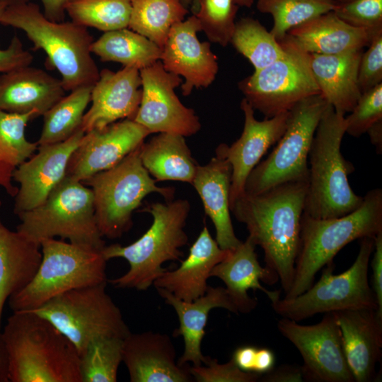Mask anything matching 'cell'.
<instances>
[{"mask_svg":"<svg viewBox=\"0 0 382 382\" xmlns=\"http://www.w3.org/2000/svg\"><path fill=\"white\" fill-rule=\"evenodd\" d=\"M361 206L336 218L316 219L305 214L301 219L300 240L291 286L285 299L301 294L313 284L317 272L352 241L382 232V190H371Z\"/></svg>","mask_w":382,"mask_h":382,"instance_id":"5b68a950","label":"cell"},{"mask_svg":"<svg viewBox=\"0 0 382 382\" xmlns=\"http://www.w3.org/2000/svg\"><path fill=\"white\" fill-rule=\"evenodd\" d=\"M189 371L197 382H255L260 378V374L240 369L232 358L219 364L216 359L207 357L203 364L189 366Z\"/></svg>","mask_w":382,"mask_h":382,"instance_id":"7bdbcfd3","label":"cell"},{"mask_svg":"<svg viewBox=\"0 0 382 382\" xmlns=\"http://www.w3.org/2000/svg\"><path fill=\"white\" fill-rule=\"evenodd\" d=\"M336 5L334 0H257V8L272 16L270 33L279 40L293 28L334 11Z\"/></svg>","mask_w":382,"mask_h":382,"instance_id":"8d00e7d4","label":"cell"},{"mask_svg":"<svg viewBox=\"0 0 382 382\" xmlns=\"http://www.w3.org/2000/svg\"><path fill=\"white\" fill-rule=\"evenodd\" d=\"M33 60L32 54L24 50L19 37L15 35L8 47H0V73L30 65Z\"/></svg>","mask_w":382,"mask_h":382,"instance_id":"f6af8a7d","label":"cell"},{"mask_svg":"<svg viewBox=\"0 0 382 382\" xmlns=\"http://www.w3.org/2000/svg\"><path fill=\"white\" fill-rule=\"evenodd\" d=\"M15 166L0 159V186L4 187L6 192L11 197H15L18 187L13 185V172ZM1 201L0 199V206Z\"/></svg>","mask_w":382,"mask_h":382,"instance_id":"816d5d0a","label":"cell"},{"mask_svg":"<svg viewBox=\"0 0 382 382\" xmlns=\"http://www.w3.org/2000/svg\"><path fill=\"white\" fill-rule=\"evenodd\" d=\"M37 117L34 112L25 114L0 110V159L17 167L37 149V142L27 140L25 135L26 125Z\"/></svg>","mask_w":382,"mask_h":382,"instance_id":"f35d334b","label":"cell"},{"mask_svg":"<svg viewBox=\"0 0 382 382\" xmlns=\"http://www.w3.org/2000/svg\"><path fill=\"white\" fill-rule=\"evenodd\" d=\"M372 269V290L377 302V313L382 318V232L374 238Z\"/></svg>","mask_w":382,"mask_h":382,"instance_id":"bcb514c9","label":"cell"},{"mask_svg":"<svg viewBox=\"0 0 382 382\" xmlns=\"http://www.w3.org/2000/svg\"><path fill=\"white\" fill-rule=\"evenodd\" d=\"M141 145L114 167L81 182L91 189L96 221L103 237L115 239L128 231L133 212L149 194L158 193L166 201L175 195L174 187L157 186L144 167Z\"/></svg>","mask_w":382,"mask_h":382,"instance_id":"ba28073f","label":"cell"},{"mask_svg":"<svg viewBox=\"0 0 382 382\" xmlns=\"http://www.w3.org/2000/svg\"><path fill=\"white\" fill-rule=\"evenodd\" d=\"M1 334L9 382H82L76 347L39 314L13 312Z\"/></svg>","mask_w":382,"mask_h":382,"instance_id":"7a4b0ae2","label":"cell"},{"mask_svg":"<svg viewBox=\"0 0 382 382\" xmlns=\"http://www.w3.org/2000/svg\"><path fill=\"white\" fill-rule=\"evenodd\" d=\"M228 251L219 247L204 226L190 247L187 257L180 261V266L163 272L154 285L183 301H192L205 294L212 269L227 256Z\"/></svg>","mask_w":382,"mask_h":382,"instance_id":"484cf974","label":"cell"},{"mask_svg":"<svg viewBox=\"0 0 382 382\" xmlns=\"http://www.w3.org/2000/svg\"><path fill=\"white\" fill-rule=\"evenodd\" d=\"M257 349L252 345L239 347L233 352L232 359L242 371L253 372Z\"/></svg>","mask_w":382,"mask_h":382,"instance_id":"c3c4849f","label":"cell"},{"mask_svg":"<svg viewBox=\"0 0 382 382\" xmlns=\"http://www.w3.org/2000/svg\"><path fill=\"white\" fill-rule=\"evenodd\" d=\"M231 174L228 161L215 153L207 164L198 166L192 183L202 199L206 215L214 225L216 241L224 250L233 249L241 243L234 233L230 216Z\"/></svg>","mask_w":382,"mask_h":382,"instance_id":"4316f807","label":"cell"},{"mask_svg":"<svg viewBox=\"0 0 382 382\" xmlns=\"http://www.w3.org/2000/svg\"><path fill=\"white\" fill-rule=\"evenodd\" d=\"M128 28L147 37L161 50L170 28L188 13L181 0H131Z\"/></svg>","mask_w":382,"mask_h":382,"instance_id":"d6a6232c","label":"cell"},{"mask_svg":"<svg viewBox=\"0 0 382 382\" xmlns=\"http://www.w3.org/2000/svg\"><path fill=\"white\" fill-rule=\"evenodd\" d=\"M307 187L308 182H290L256 195L244 192L231 209L263 250L265 267L277 274L284 294L293 282Z\"/></svg>","mask_w":382,"mask_h":382,"instance_id":"6da1fadb","label":"cell"},{"mask_svg":"<svg viewBox=\"0 0 382 382\" xmlns=\"http://www.w3.org/2000/svg\"><path fill=\"white\" fill-rule=\"evenodd\" d=\"M124 339L103 337L91 342L80 358L82 382H116Z\"/></svg>","mask_w":382,"mask_h":382,"instance_id":"74e56055","label":"cell"},{"mask_svg":"<svg viewBox=\"0 0 382 382\" xmlns=\"http://www.w3.org/2000/svg\"><path fill=\"white\" fill-rule=\"evenodd\" d=\"M0 23L23 30L33 50L46 54L47 65L60 74L66 91L93 86L98 79L100 71L90 50L93 38L87 28L73 21H52L29 1L8 6Z\"/></svg>","mask_w":382,"mask_h":382,"instance_id":"3957f363","label":"cell"},{"mask_svg":"<svg viewBox=\"0 0 382 382\" xmlns=\"http://www.w3.org/2000/svg\"><path fill=\"white\" fill-rule=\"evenodd\" d=\"M122 362L131 382H189L187 364L176 361L175 347L164 333L130 332L123 341Z\"/></svg>","mask_w":382,"mask_h":382,"instance_id":"44dd1931","label":"cell"},{"mask_svg":"<svg viewBox=\"0 0 382 382\" xmlns=\"http://www.w3.org/2000/svg\"><path fill=\"white\" fill-rule=\"evenodd\" d=\"M85 132L81 128L68 139L37 146V153L16 167L13 180L20 187L15 196L18 215L42 204L66 176L69 159Z\"/></svg>","mask_w":382,"mask_h":382,"instance_id":"e0dca14e","label":"cell"},{"mask_svg":"<svg viewBox=\"0 0 382 382\" xmlns=\"http://www.w3.org/2000/svg\"><path fill=\"white\" fill-rule=\"evenodd\" d=\"M61 79L30 65L0 75V110L43 115L65 94Z\"/></svg>","mask_w":382,"mask_h":382,"instance_id":"cb8c5ba5","label":"cell"},{"mask_svg":"<svg viewBox=\"0 0 382 382\" xmlns=\"http://www.w3.org/2000/svg\"><path fill=\"white\" fill-rule=\"evenodd\" d=\"M345 117L328 103L309 150L303 212L316 219L346 215L363 202L364 197L355 194L348 182V175L354 168L340 150L346 133Z\"/></svg>","mask_w":382,"mask_h":382,"instance_id":"277c9868","label":"cell"},{"mask_svg":"<svg viewBox=\"0 0 382 382\" xmlns=\"http://www.w3.org/2000/svg\"><path fill=\"white\" fill-rule=\"evenodd\" d=\"M255 248V244L248 236L244 242L229 250L227 256L216 265L210 273V277H217L224 282L238 313H250L257 304V300L248 295L249 289L262 291L272 303L280 299V290H267L260 283L272 285L278 282L279 277L275 272L260 265Z\"/></svg>","mask_w":382,"mask_h":382,"instance_id":"7402d4cb","label":"cell"},{"mask_svg":"<svg viewBox=\"0 0 382 382\" xmlns=\"http://www.w3.org/2000/svg\"><path fill=\"white\" fill-rule=\"evenodd\" d=\"M327 105L318 94L301 100L289 110L283 135L248 175L245 193L256 195L286 183L308 182L309 150Z\"/></svg>","mask_w":382,"mask_h":382,"instance_id":"4fadbf2b","label":"cell"},{"mask_svg":"<svg viewBox=\"0 0 382 382\" xmlns=\"http://www.w3.org/2000/svg\"><path fill=\"white\" fill-rule=\"evenodd\" d=\"M7 6L8 4L4 1L0 0V18Z\"/></svg>","mask_w":382,"mask_h":382,"instance_id":"680465c9","label":"cell"},{"mask_svg":"<svg viewBox=\"0 0 382 382\" xmlns=\"http://www.w3.org/2000/svg\"><path fill=\"white\" fill-rule=\"evenodd\" d=\"M3 1H4L8 4V6H9V5L16 4L19 3L27 2L29 0H3Z\"/></svg>","mask_w":382,"mask_h":382,"instance_id":"6f0895ef","label":"cell"},{"mask_svg":"<svg viewBox=\"0 0 382 382\" xmlns=\"http://www.w3.org/2000/svg\"><path fill=\"white\" fill-rule=\"evenodd\" d=\"M139 70L124 66L117 71L104 69L91 91V105L85 112L81 128L86 133L122 119L133 120L141 98Z\"/></svg>","mask_w":382,"mask_h":382,"instance_id":"ffe728a7","label":"cell"},{"mask_svg":"<svg viewBox=\"0 0 382 382\" xmlns=\"http://www.w3.org/2000/svg\"><path fill=\"white\" fill-rule=\"evenodd\" d=\"M373 250L374 238H361L357 258L348 270L335 274V264L331 261L324 266L317 283L300 295L271 303L272 308L282 318L296 322L318 313L346 309L377 311L375 295L368 280L369 262Z\"/></svg>","mask_w":382,"mask_h":382,"instance_id":"30bf717a","label":"cell"},{"mask_svg":"<svg viewBox=\"0 0 382 382\" xmlns=\"http://www.w3.org/2000/svg\"><path fill=\"white\" fill-rule=\"evenodd\" d=\"M103 62H115L141 70L161 59L162 50L144 35L127 28L105 32L91 45Z\"/></svg>","mask_w":382,"mask_h":382,"instance_id":"1f68e13d","label":"cell"},{"mask_svg":"<svg viewBox=\"0 0 382 382\" xmlns=\"http://www.w3.org/2000/svg\"><path fill=\"white\" fill-rule=\"evenodd\" d=\"M32 280L8 299L13 312L33 311L69 290L108 282L102 250L46 238Z\"/></svg>","mask_w":382,"mask_h":382,"instance_id":"52a82bcc","label":"cell"},{"mask_svg":"<svg viewBox=\"0 0 382 382\" xmlns=\"http://www.w3.org/2000/svg\"><path fill=\"white\" fill-rule=\"evenodd\" d=\"M334 1H335L337 3H346V2H349L353 0H334Z\"/></svg>","mask_w":382,"mask_h":382,"instance_id":"94428289","label":"cell"},{"mask_svg":"<svg viewBox=\"0 0 382 382\" xmlns=\"http://www.w3.org/2000/svg\"><path fill=\"white\" fill-rule=\"evenodd\" d=\"M0 382H9V364L6 345L0 332Z\"/></svg>","mask_w":382,"mask_h":382,"instance_id":"f5cc1de1","label":"cell"},{"mask_svg":"<svg viewBox=\"0 0 382 382\" xmlns=\"http://www.w3.org/2000/svg\"><path fill=\"white\" fill-rule=\"evenodd\" d=\"M41 259L40 244L11 231L0 219V327L6 301L32 280Z\"/></svg>","mask_w":382,"mask_h":382,"instance_id":"f546056e","label":"cell"},{"mask_svg":"<svg viewBox=\"0 0 382 382\" xmlns=\"http://www.w3.org/2000/svg\"><path fill=\"white\" fill-rule=\"evenodd\" d=\"M45 16L55 22H62L65 18V6L68 0H40Z\"/></svg>","mask_w":382,"mask_h":382,"instance_id":"681fc988","label":"cell"},{"mask_svg":"<svg viewBox=\"0 0 382 382\" xmlns=\"http://www.w3.org/2000/svg\"><path fill=\"white\" fill-rule=\"evenodd\" d=\"M190 211V202L185 199L150 203L144 207L141 212L153 216L149 228L128 245L115 243L102 250L107 261L122 257L129 265L125 274L108 282L117 289L138 291L153 285L166 270L162 267L164 262L178 260L183 255L180 249L188 241L184 228Z\"/></svg>","mask_w":382,"mask_h":382,"instance_id":"8992f818","label":"cell"},{"mask_svg":"<svg viewBox=\"0 0 382 382\" xmlns=\"http://www.w3.org/2000/svg\"><path fill=\"white\" fill-rule=\"evenodd\" d=\"M92 88L87 86L71 91L43 114L37 145L64 141L81 128L85 110L91 102Z\"/></svg>","mask_w":382,"mask_h":382,"instance_id":"836d02e7","label":"cell"},{"mask_svg":"<svg viewBox=\"0 0 382 382\" xmlns=\"http://www.w3.org/2000/svg\"><path fill=\"white\" fill-rule=\"evenodd\" d=\"M150 134L132 119L86 132L69 159L66 176L82 182L114 167Z\"/></svg>","mask_w":382,"mask_h":382,"instance_id":"2e32d148","label":"cell"},{"mask_svg":"<svg viewBox=\"0 0 382 382\" xmlns=\"http://www.w3.org/2000/svg\"><path fill=\"white\" fill-rule=\"evenodd\" d=\"M199 22L192 15L172 26L162 48L160 60L164 69L185 79L183 96L190 95L194 88L208 87L218 72L216 57L209 42L199 40Z\"/></svg>","mask_w":382,"mask_h":382,"instance_id":"d6986e66","label":"cell"},{"mask_svg":"<svg viewBox=\"0 0 382 382\" xmlns=\"http://www.w3.org/2000/svg\"><path fill=\"white\" fill-rule=\"evenodd\" d=\"M244 126L241 137L231 146L219 144L215 150L224 156L232 168L229 195L230 210L245 192L246 180L267 150L280 139L287 122L289 111L262 121L255 117V110L245 98L241 103Z\"/></svg>","mask_w":382,"mask_h":382,"instance_id":"ac0fdd59","label":"cell"},{"mask_svg":"<svg viewBox=\"0 0 382 382\" xmlns=\"http://www.w3.org/2000/svg\"><path fill=\"white\" fill-rule=\"evenodd\" d=\"M362 53V50L332 55L310 53L312 72L320 95L344 115L351 112L361 95L358 71Z\"/></svg>","mask_w":382,"mask_h":382,"instance_id":"83f0119b","label":"cell"},{"mask_svg":"<svg viewBox=\"0 0 382 382\" xmlns=\"http://www.w3.org/2000/svg\"><path fill=\"white\" fill-rule=\"evenodd\" d=\"M230 42L259 70L280 58L284 50L270 31L257 21L244 18L236 23Z\"/></svg>","mask_w":382,"mask_h":382,"instance_id":"d590c367","label":"cell"},{"mask_svg":"<svg viewBox=\"0 0 382 382\" xmlns=\"http://www.w3.org/2000/svg\"><path fill=\"white\" fill-rule=\"evenodd\" d=\"M277 328L301 354L303 364L301 368L304 381H354L334 312L325 313L319 323L311 325L282 318L277 322Z\"/></svg>","mask_w":382,"mask_h":382,"instance_id":"5bb4252c","label":"cell"},{"mask_svg":"<svg viewBox=\"0 0 382 382\" xmlns=\"http://www.w3.org/2000/svg\"><path fill=\"white\" fill-rule=\"evenodd\" d=\"M199 8L195 15L210 42L226 47L235 28V17L238 6L234 0H198Z\"/></svg>","mask_w":382,"mask_h":382,"instance_id":"ab89813d","label":"cell"},{"mask_svg":"<svg viewBox=\"0 0 382 382\" xmlns=\"http://www.w3.org/2000/svg\"><path fill=\"white\" fill-rule=\"evenodd\" d=\"M275 357L273 352L267 348H257L255 355L253 372L263 374L274 367Z\"/></svg>","mask_w":382,"mask_h":382,"instance_id":"f907efd6","label":"cell"},{"mask_svg":"<svg viewBox=\"0 0 382 382\" xmlns=\"http://www.w3.org/2000/svg\"><path fill=\"white\" fill-rule=\"evenodd\" d=\"M141 98L134 120L152 133H173L189 137L201 129L199 117L184 105L175 89L182 79L167 71L161 60L139 70Z\"/></svg>","mask_w":382,"mask_h":382,"instance_id":"9a60e30c","label":"cell"},{"mask_svg":"<svg viewBox=\"0 0 382 382\" xmlns=\"http://www.w3.org/2000/svg\"><path fill=\"white\" fill-rule=\"evenodd\" d=\"M376 31L350 25L332 11L293 28L287 34L308 53L332 55L362 50Z\"/></svg>","mask_w":382,"mask_h":382,"instance_id":"f1b7e54d","label":"cell"},{"mask_svg":"<svg viewBox=\"0 0 382 382\" xmlns=\"http://www.w3.org/2000/svg\"><path fill=\"white\" fill-rule=\"evenodd\" d=\"M350 112L345 117L346 133L354 137H359L382 120V83L361 93Z\"/></svg>","mask_w":382,"mask_h":382,"instance_id":"60d3db41","label":"cell"},{"mask_svg":"<svg viewBox=\"0 0 382 382\" xmlns=\"http://www.w3.org/2000/svg\"><path fill=\"white\" fill-rule=\"evenodd\" d=\"M107 282L64 292L33 311L48 320L76 347L79 356L93 340L125 339L131 332L106 291Z\"/></svg>","mask_w":382,"mask_h":382,"instance_id":"8fae6325","label":"cell"},{"mask_svg":"<svg viewBox=\"0 0 382 382\" xmlns=\"http://www.w3.org/2000/svg\"><path fill=\"white\" fill-rule=\"evenodd\" d=\"M345 23L371 31L382 29V0L337 3L333 11Z\"/></svg>","mask_w":382,"mask_h":382,"instance_id":"b9f144b4","label":"cell"},{"mask_svg":"<svg viewBox=\"0 0 382 382\" xmlns=\"http://www.w3.org/2000/svg\"><path fill=\"white\" fill-rule=\"evenodd\" d=\"M234 1L238 6L250 8L252 6L254 0H234Z\"/></svg>","mask_w":382,"mask_h":382,"instance_id":"11a10c76","label":"cell"},{"mask_svg":"<svg viewBox=\"0 0 382 382\" xmlns=\"http://www.w3.org/2000/svg\"><path fill=\"white\" fill-rule=\"evenodd\" d=\"M140 158L156 182L174 180L192 185L199 166L185 137L173 133H158L148 142H143Z\"/></svg>","mask_w":382,"mask_h":382,"instance_id":"4dcf8cb0","label":"cell"},{"mask_svg":"<svg viewBox=\"0 0 382 382\" xmlns=\"http://www.w3.org/2000/svg\"><path fill=\"white\" fill-rule=\"evenodd\" d=\"M260 379L265 382H302L304 381L301 368L289 364L282 365L275 369H272Z\"/></svg>","mask_w":382,"mask_h":382,"instance_id":"7dc6e473","label":"cell"},{"mask_svg":"<svg viewBox=\"0 0 382 382\" xmlns=\"http://www.w3.org/2000/svg\"><path fill=\"white\" fill-rule=\"evenodd\" d=\"M371 142L375 146L377 154L382 153V120L374 123L366 132Z\"/></svg>","mask_w":382,"mask_h":382,"instance_id":"db71d44e","label":"cell"},{"mask_svg":"<svg viewBox=\"0 0 382 382\" xmlns=\"http://www.w3.org/2000/svg\"><path fill=\"white\" fill-rule=\"evenodd\" d=\"M184 6L187 8H190L192 2V0H181Z\"/></svg>","mask_w":382,"mask_h":382,"instance_id":"91938a15","label":"cell"},{"mask_svg":"<svg viewBox=\"0 0 382 382\" xmlns=\"http://www.w3.org/2000/svg\"><path fill=\"white\" fill-rule=\"evenodd\" d=\"M190 8L192 14H195L197 12L198 8H199L198 0H192V4Z\"/></svg>","mask_w":382,"mask_h":382,"instance_id":"9f6ffc18","label":"cell"},{"mask_svg":"<svg viewBox=\"0 0 382 382\" xmlns=\"http://www.w3.org/2000/svg\"><path fill=\"white\" fill-rule=\"evenodd\" d=\"M156 290L165 302L175 310L178 317L179 328L173 332V335L183 337L184 352L178 363L180 366L189 362L194 366L203 364L207 357L202 352L201 344L210 311L215 308H223L238 313L226 289L208 286L204 295L190 302L178 299L163 289Z\"/></svg>","mask_w":382,"mask_h":382,"instance_id":"d4e9b609","label":"cell"},{"mask_svg":"<svg viewBox=\"0 0 382 382\" xmlns=\"http://www.w3.org/2000/svg\"><path fill=\"white\" fill-rule=\"evenodd\" d=\"M16 231L40 244L57 236L70 243L103 250V239L95 217L91 189L65 176L38 207L18 214Z\"/></svg>","mask_w":382,"mask_h":382,"instance_id":"9c48e42d","label":"cell"},{"mask_svg":"<svg viewBox=\"0 0 382 382\" xmlns=\"http://www.w3.org/2000/svg\"><path fill=\"white\" fill-rule=\"evenodd\" d=\"M334 313L354 381H373L376 365L381 357L382 318L372 308L346 309Z\"/></svg>","mask_w":382,"mask_h":382,"instance_id":"603a6c76","label":"cell"},{"mask_svg":"<svg viewBox=\"0 0 382 382\" xmlns=\"http://www.w3.org/2000/svg\"><path fill=\"white\" fill-rule=\"evenodd\" d=\"M362 53L359 71L358 85L361 93L382 83V30L376 31Z\"/></svg>","mask_w":382,"mask_h":382,"instance_id":"ee69618b","label":"cell"},{"mask_svg":"<svg viewBox=\"0 0 382 382\" xmlns=\"http://www.w3.org/2000/svg\"><path fill=\"white\" fill-rule=\"evenodd\" d=\"M65 11L71 21L108 32L129 26L131 0H68Z\"/></svg>","mask_w":382,"mask_h":382,"instance_id":"e575fe53","label":"cell"},{"mask_svg":"<svg viewBox=\"0 0 382 382\" xmlns=\"http://www.w3.org/2000/svg\"><path fill=\"white\" fill-rule=\"evenodd\" d=\"M278 41L282 56L238 83L244 98L265 118L288 112L301 100L320 94L310 53L289 34Z\"/></svg>","mask_w":382,"mask_h":382,"instance_id":"7c38bea8","label":"cell"}]
</instances>
